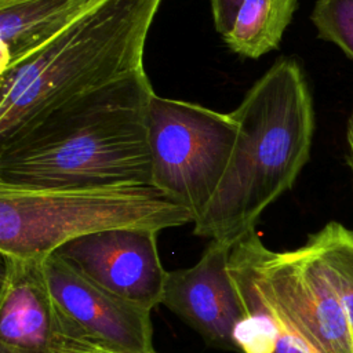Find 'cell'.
<instances>
[{
	"label": "cell",
	"instance_id": "15",
	"mask_svg": "<svg viewBox=\"0 0 353 353\" xmlns=\"http://www.w3.org/2000/svg\"><path fill=\"white\" fill-rule=\"evenodd\" d=\"M310 18L317 36L353 61V0H316Z\"/></svg>",
	"mask_w": 353,
	"mask_h": 353
},
{
	"label": "cell",
	"instance_id": "5",
	"mask_svg": "<svg viewBox=\"0 0 353 353\" xmlns=\"http://www.w3.org/2000/svg\"><path fill=\"white\" fill-rule=\"evenodd\" d=\"M230 269L312 353H353V328L306 243L273 251L251 230L233 245Z\"/></svg>",
	"mask_w": 353,
	"mask_h": 353
},
{
	"label": "cell",
	"instance_id": "9",
	"mask_svg": "<svg viewBox=\"0 0 353 353\" xmlns=\"http://www.w3.org/2000/svg\"><path fill=\"white\" fill-rule=\"evenodd\" d=\"M233 245L210 240L199 262L167 273L161 303L207 345L239 352L248 312L230 269Z\"/></svg>",
	"mask_w": 353,
	"mask_h": 353
},
{
	"label": "cell",
	"instance_id": "6",
	"mask_svg": "<svg viewBox=\"0 0 353 353\" xmlns=\"http://www.w3.org/2000/svg\"><path fill=\"white\" fill-rule=\"evenodd\" d=\"M239 124L232 113L153 94L148 109L152 185L203 216L229 165Z\"/></svg>",
	"mask_w": 353,
	"mask_h": 353
},
{
	"label": "cell",
	"instance_id": "7",
	"mask_svg": "<svg viewBox=\"0 0 353 353\" xmlns=\"http://www.w3.org/2000/svg\"><path fill=\"white\" fill-rule=\"evenodd\" d=\"M0 353H103L52 298L44 258H3Z\"/></svg>",
	"mask_w": 353,
	"mask_h": 353
},
{
	"label": "cell",
	"instance_id": "4",
	"mask_svg": "<svg viewBox=\"0 0 353 353\" xmlns=\"http://www.w3.org/2000/svg\"><path fill=\"white\" fill-rule=\"evenodd\" d=\"M193 215L153 185L23 188L0 182V254L46 258L65 243L110 229L160 232Z\"/></svg>",
	"mask_w": 353,
	"mask_h": 353
},
{
	"label": "cell",
	"instance_id": "13",
	"mask_svg": "<svg viewBox=\"0 0 353 353\" xmlns=\"http://www.w3.org/2000/svg\"><path fill=\"white\" fill-rule=\"evenodd\" d=\"M316 255L353 328V230L328 222L305 241Z\"/></svg>",
	"mask_w": 353,
	"mask_h": 353
},
{
	"label": "cell",
	"instance_id": "16",
	"mask_svg": "<svg viewBox=\"0 0 353 353\" xmlns=\"http://www.w3.org/2000/svg\"><path fill=\"white\" fill-rule=\"evenodd\" d=\"M243 0H211L214 25L218 33L225 36L233 26Z\"/></svg>",
	"mask_w": 353,
	"mask_h": 353
},
{
	"label": "cell",
	"instance_id": "11",
	"mask_svg": "<svg viewBox=\"0 0 353 353\" xmlns=\"http://www.w3.org/2000/svg\"><path fill=\"white\" fill-rule=\"evenodd\" d=\"M101 1L0 0L1 68L30 52Z\"/></svg>",
	"mask_w": 353,
	"mask_h": 353
},
{
	"label": "cell",
	"instance_id": "3",
	"mask_svg": "<svg viewBox=\"0 0 353 353\" xmlns=\"http://www.w3.org/2000/svg\"><path fill=\"white\" fill-rule=\"evenodd\" d=\"M161 0H102L0 69V143L58 106L143 70Z\"/></svg>",
	"mask_w": 353,
	"mask_h": 353
},
{
	"label": "cell",
	"instance_id": "14",
	"mask_svg": "<svg viewBox=\"0 0 353 353\" xmlns=\"http://www.w3.org/2000/svg\"><path fill=\"white\" fill-rule=\"evenodd\" d=\"M237 287L248 312L239 334V353H312L250 290L239 283Z\"/></svg>",
	"mask_w": 353,
	"mask_h": 353
},
{
	"label": "cell",
	"instance_id": "1",
	"mask_svg": "<svg viewBox=\"0 0 353 353\" xmlns=\"http://www.w3.org/2000/svg\"><path fill=\"white\" fill-rule=\"evenodd\" d=\"M145 69L74 98L0 143V182L23 188L152 185Z\"/></svg>",
	"mask_w": 353,
	"mask_h": 353
},
{
	"label": "cell",
	"instance_id": "12",
	"mask_svg": "<svg viewBox=\"0 0 353 353\" xmlns=\"http://www.w3.org/2000/svg\"><path fill=\"white\" fill-rule=\"evenodd\" d=\"M299 0H243L232 29L222 36L228 47L247 58H259L279 47Z\"/></svg>",
	"mask_w": 353,
	"mask_h": 353
},
{
	"label": "cell",
	"instance_id": "2",
	"mask_svg": "<svg viewBox=\"0 0 353 353\" xmlns=\"http://www.w3.org/2000/svg\"><path fill=\"white\" fill-rule=\"evenodd\" d=\"M236 145L216 193L193 225L200 237L234 245L295 183L314 131L312 94L301 63L280 58L232 112Z\"/></svg>",
	"mask_w": 353,
	"mask_h": 353
},
{
	"label": "cell",
	"instance_id": "17",
	"mask_svg": "<svg viewBox=\"0 0 353 353\" xmlns=\"http://www.w3.org/2000/svg\"><path fill=\"white\" fill-rule=\"evenodd\" d=\"M346 141L349 146V165L353 172V112L347 120V128H346Z\"/></svg>",
	"mask_w": 353,
	"mask_h": 353
},
{
	"label": "cell",
	"instance_id": "10",
	"mask_svg": "<svg viewBox=\"0 0 353 353\" xmlns=\"http://www.w3.org/2000/svg\"><path fill=\"white\" fill-rule=\"evenodd\" d=\"M156 236L149 229H110L73 239L55 252L108 291L152 310L163 301L168 273Z\"/></svg>",
	"mask_w": 353,
	"mask_h": 353
},
{
	"label": "cell",
	"instance_id": "8",
	"mask_svg": "<svg viewBox=\"0 0 353 353\" xmlns=\"http://www.w3.org/2000/svg\"><path fill=\"white\" fill-rule=\"evenodd\" d=\"M59 309L103 353H156L150 310L92 281L55 251L44 258Z\"/></svg>",
	"mask_w": 353,
	"mask_h": 353
}]
</instances>
